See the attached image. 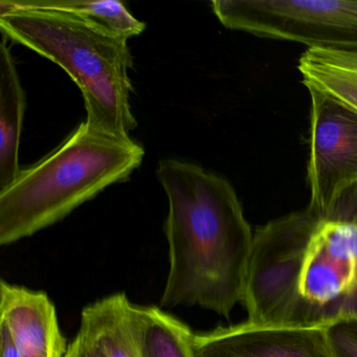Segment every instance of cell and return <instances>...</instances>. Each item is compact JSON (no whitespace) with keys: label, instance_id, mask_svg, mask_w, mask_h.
I'll use <instances>...</instances> for the list:
<instances>
[{"label":"cell","instance_id":"6da1fadb","mask_svg":"<svg viewBox=\"0 0 357 357\" xmlns=\"http://www.w3.org/2000/svg\"><path fill=\"white\" fill-rule=\"evenodd\" d=\"M242 302L259 327L357 319V183L256 229Z\"/></svg>","mask_w":357,"mask_h":357},{"label":"cell","instance_id":"7a4b0ae2","mask_svg":"<svg viewBox=\"0 0 357 357\" xmlns=\"http://www.w3.org/2000/svg\"><path fill=\"white\" fill-rule=\"evenodd\" d=\"M168 197L170 269L160 306H199L229 317L243 301L254 234L229 181L179 160L158 162Z\"/></svg>","mask_w":357,"mask_h":357},{"label":"cell","instance_id":"3957f363","mask_svg":"<svg viewBox=\"0 0 357 357\" xmlns=\"http://www.w3.org/2000/svg\"><path fill=\"white\" fill-rule=\"evenodd\" d=\"M143 146L83 122L57 148L22 169L0 190V244L9 245L59 222L73 211L123 183L141 166Z\"/></svg>","mask_w":357,"mask_h":357},{"label":"cell","instance_id":"277c9868","mask_svg":"<svg viewBox=\"0 0 357 357\" xmlns=\"http://www.w3.org/2000/svg\"><path fill=\"white\" fill-rule=\"evenodd\" d=\"M0 32L68 73L82 93L91 128L128 139L137 127L128 39L66 12L24 9L9 0L0 1Z\"/></svg>","mask_w":357,"mask_h":357},{"label":"cell","instance_id":"5b68a950","mask_svg":"<svg viewBox=\"0 0 357 357\" xmlns=\"http://www.w3.org/2000/svg\"><path fill=\"white\" fill-rule=\"evenodd\" d=\"M212 8L229 30L308 49L357 52V1L215 0Z\"/></svg>","mask_w":357,"mask_h":357},{"label":"cell","instance_id":"8992f818","mask_svg":"<svg viewBox=\"0 0 357 357\" xmlns=\"http://www.w3.org/2000/svg\"><path fill=\"white\" fill-rule=\"evenodd\" d=\"M308 91L309 204L327 206L344 190L357 183V112L327 93Z\"/></svg>","mask_w":357,"mask_h":357},{"label":"cell","instance_id":"52a82bcc","mask_svg":"<svg viewBox=\"0 0 357 357\" xmlns=\"http://www.w3.org/2000/svg\"><path fill=\"white\" fill-rule=\"evenodd\" d=\"M193 357H332L325 330L259 327L245 321L195 334Z\"/></svg>","mask_w":357,"mask_h":357},{"label":"cell","instance_id":"ba28073f","mask_svg":"<svg viewBox=\"0 0 357 357\" xmlns=\"http://www.w3.org/2000/svg\"><path fill=\"white\" fill-rule=\"evenodd\" d=\"M0 321L7 325L22 357H64L68 352L55 306L45 292L1 280Z\"/></svg>","mask_w":357,"mask_h":357},{"label":"cell","instance_id":"9c48e42d","mask_svg":"<svg viewBox=\"0 0 357 357\" xmlns=\"http://www.w3.org/2000/svg\"><path fill=\"white\" fill-rule=\"evenodd\" d=\"M26 93L7 38L0 45V190L11 185L20 168V146L26 112Z\"/></svg>","mask_w":357,"mask_h":357},{"label":"cell","instance_id":"30bf717a","mask_svg":"<svg viewBox=\"0 0 357 357\" xmlns=\"http://www.w3.org/2000/svg\"><path fill=\"white\" fill-rule=\"evenodd\" d=\"M127 317L141 357H193L195 333L189 326L158 307L137 306L129 301Z\"/></svg>","mask_w":357,"mask_h":357},{"label":"cell","instance_id":"8fae6325","mask_svg":"<svg viewBox=\"0 0 357 357\" xmlns=\"http://www.w3.org/2000/svg\"><path fill=\"white\" fill-rule=\"evenodd\" d=\"M298 70L307 89L327 93L357 112V52L308 49Z\"/></svg>","mask_w":357,"mask_h":357},{"label":"cell","instance_id":"7c38bea8","mask_svg":"<svg viewBox=\"0 0 357 357\" xmlns=\"http://www.w3.org/2000/svg\"><path fill=\"white\" fill-rule=\"evenodd\" d=\"M125 294L106 296L83 309L81 325L86 327L107 357H141L127 317Z\"/></svg>","mask_w":357,"mask_h":357},{"label":"cell","instance_id":"4fadbf2b","mask_svg":"<svg viewBox=\"0 0 357 357\" xmlns=\"http://www.w3.org/2000/svg\"><path fill=\"white\" fill-rule=\"evenodd\" d=\"M9 3L24 9L66 12L123 38L139 36L146 29L143 22L116 0H9Z\"/></svg>","mask_w":357,"mask_h":357},{"label":"cell","instance_id":"5bb4252c","mask_svg":"<svg viewBox=\"0 0 357 357\" xmlns=\"http://www.w3.org/2000/svg\"><path fill=\"white\" fill-rule=\"evenodd\" d=\"M332 357H357V319L335 321L324 328Z\"/></svg>","mask_w":357,"mask_h":357},{"label":"cell","instance_id":"9a60e30c","mask_svg":"<svg viewBox=\"0 0 357 357\" xmlns=\"http://www.w3.org/2000/svg\"><path fill=\"white\" fill-rule=\"evenodd\" d=\"M64 357H107V355L91 332L81 325L76 337L68 344Z\"/></svg>","mask_w":357,"mask_h":357},{"label":"cell","instance_id":"2e32d148","mask_svg":"<svg viewBox=\"0 0 357 357\" xmlns=\"http://www.w3.org/2000/svg\"><path fill=\"white\" fill-rule=\"evenodd\" d=\"M0 357H22L7 325L0 321Z\"/></svg>","mask_w":357,"mask_h":357}]
</instances>
